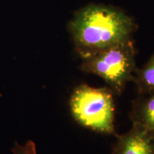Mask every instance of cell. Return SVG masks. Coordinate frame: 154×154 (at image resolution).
<instances>
[{"label":"cell","instance_id":"5b68a950","mask_svg":"<svg viewBox=\"0 0 154 154\" xmlns=\"http://www.w3.org/2000/svg\"><path fill=\"white\" fill-rule=\"evenodd\" d=\"M129 116L132 123H138L154 134V91L138 94L133 101Z\"/></svg>","mask_w":154,"mask_h":154},{"label":"cell","instance_id":"3957f363","mask_svg":"<svg viewBox=\"0 0 154 154\" xmlns=\"http://www.w3.org/2000/svg\"><path fill=\"white\" fill-rule=\"evenodd\" d=\"M136 49L133 39L122 42L84 59L80 68L84 72L99 76L113 94L121 95L127 83L134 81Z\"/></svg>","mask_w":154,"mask_h":154},{"label":"cell","instance_id":"277c9868","mask_svg":"<svg viewBox=\"0 0 154 154\" xmlns=\"http://www.w3.org/2000/svg\"><path fill=\"white\" fill-rule=\"evenodd\" d=\"M111 154H154V134L138 123H133L126 134L117 136Z\"/></svg>","mask_w":154,"mask_h":154},{"label":"cell","instance_id":"52a82bcc","mask_svg":"<svg viewBox=\"0 0 154 154\" xmlns=\"http://www.w3.org/2000/svg\"><path fill=\"white\" fill-rule=\"evenodd\" d=\"M11 152L13 154H36V144L32 140H28L24 145L15 142Z\"/></svg>","mask_w":154,"mask_h":154},{"label":"cell","instance_id":"6da1fadb","mask_svg":"<svg viewBox=\"0 0 154 154\" xmlns=\"http://www.w3.org/2000/svg\"><path fill=\"white\" fill-rule=\"evenodd\" d=\"M68 29L76 53L84 59L132 39L137 25L121 9L89 4L74 13Z\"/></svg>","mask_w":154,"mask_h":154},{"label":"cell","instance_id":"8992f818","mask_svg":"<svg viewBox=\"0 0 154 154\" xmlns=\"http://www.w3.org/2000/svg\"><path fill=\"white\" fill-rule=\"evenodd\" d=\"M133 82L138 89V94L154 91V53L145 64L136 68Z\"/></svg>","mask_w":154,"mask_h":154},{"label":"cell","instance_id":"7a4b0ae2","mask_svg":"<svg viewBox=\"0 0 154 154\" xmlns=\"http://www.w3.org/2000/svg\"><path fill=\"white\" fill-rule=\"evenodd\" d=\"M69 108L72 117L81 126L100 134L116 135L115 103L110 88L81 84L72 92Z\"/></svg>","mask_w":154,"mask_h":154}]
</instances>
